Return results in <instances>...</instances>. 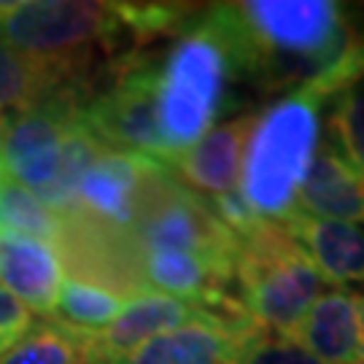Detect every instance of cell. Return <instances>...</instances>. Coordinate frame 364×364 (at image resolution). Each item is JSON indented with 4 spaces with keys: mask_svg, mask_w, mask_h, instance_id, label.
<instances>
[{
    "mask_svg": "<svg viewBox=\"0 0 364 364\" xmlns=\"http://www.w3.org/2000/svg\"><path fill=\"white\" fill-rule=\"evenodd\" d=\"M230 33L240 81L287 95L324 76L356 46L364 25L335 0L216 3Z\"/></svg>",
    "mask_w": 364,
    "mask_h": 364,
    "instance_id": "obj_1",
    "label": "cell"
},
{
    "mask_svg": "<svg viewBox=\"0 0 364 364\" xmlns=\"http://www.w3.org/2000/svg\"><path fill=\"white\" fill-rule=\"evenodd\" d=\"M335 100L313 78L270 103L248 138L237 195L259 219L287 221L297 210V192L321 141V111Z\"/></svg>",
    "mask_w": 364,
    "mask_h": 364,
    "instance_id": "obj_2",
    "label": "cell"
},
{
    "mask_svg": "<svg viewBox=\"0 0 364 364\" xmlns=\"http://www.w3.org/2000/svg\"><path fill=\"white\" fill-rule=\"evenodd\" d=\"M240 81L230 33L216 6L197 14L178 33L168 57L159 63V135L170 156L197 144L224 111L227 90Z\"/></svg>",
    "mask_w": 364,
    "mask_h": 364,
    "instance_id": "obj_3",
    "label": "cell"
},
{
    "mask_svg": "<svg viewBox=\"0 0 364 364\" xmlns=\"http://www.w3.org/2000/svg\"><path fill=\"white\" fill-rule=\"evenodd\" d=\"M235 289L240 308L262 332L287 340L324 291V278L281 221L257 219L237 235Z\"/></svg>",
    "mask_w": 364,
    "mask_h": 364,
    "instance_id": "obj_4",
    "label": "cell"
},
{
    "mask_svg": "<svg viewBox=\"0 0 364 364\" xmlns=\"http://www.w3.org/2000/svg\"><path fill=\"white\" fill-rule=\"evenodd\" d=\"M132 33L124 3L22 0L0 3V41L19 52L84 73L97 49H111Z\"/></svg>",
    "mask_w": 364,
    "mask_h": 364,
    "instance_id": "obj_5",
    "label": "cell"
},
{
    "mask_svg": "<svg viewBox=\"0 0 364 364\" xmlns=\"http://www.w3.org/2000/svg\"><path fill=\"white\" fill-rule=\"evenodd\" d=\"M81 90L0 117V173L30 189L52 210H63L60 178L70 130L78 124Z\"/></svg>",
    "mask_w": 364,
    "mask_h": 364,
    "instance_id": "obj_6",
    "label": "cell"
},
{
    "mask_svg": "<svg viewBox=\"0 0 364 364\" xmlns=\"http://www.w3.org/2000/svg\"><path fill=\"white\" fill-rule=\"evenodd\" d=\"M156 92L159 63L144 54H132L117 68L103 92L81 100L78 117L108 149L146 154L162 162L165 146L159 135Z\"/></svg>",
    "mask_w": 364,
    "mask_h": 364,
    "instance_id": "obj_7",
    "label": "cell"
},
{
    "mask_svg": "<svg viewBox=\"0 0 364 364\" xmlns=\"http://www.w3.org/2000/svg\"><path fill=\"white\" fill-rule=\"evenodd\" d=\"M165 173L168 168L151 156L105 149L81 173L63 221L127 240L138 213Z\"/></svg>",
    "mask_w": 364,
    "mask_h": 364,
    "instance_id": "obj_8",
    "label": "cell"
},
{
    "mask_svg": "<svg viewBox=\"0 0 364 364\" xmlns=\"http://www.w3.org/2000/svg\"><path fill=\"white\" fill-rule=\"evenodd\" d=\"M259 332L251 318L208 316L146 340L114 364H240Z\"/></svg>",
    "mask_w": 364,
    "mask_h": 364,
    "instance_id": "obj_9",
    "label": "cell"
},
{
    "mask_svg": "<svg viewBox=\"0 0 364 364\" xmlns=\"http://www.w3.org/2000/svg\"><path fill=\"white\" fill-rule=\"evenodd\" d=\"M208 316H219V313H210L200 305L168 297V294H156V291L130 297L111 324L87 338L84 364H114L135 351L138 346H144L146 340Z\"/></svg>",
    "mask_w": 364,
    "mask_h": 364,
    "instance_id": "obj_10",
    "label": "cell"
},
{
    "mask_svg": "<svg viewBox=\"0 0 364 364\" xmlns=\"http://www.w3.org/2000/svg\"><path fill=\"white\" fill-rule=\"evenodd\" d=\"M259 114H243L224 124L210 127L197 144L178 151L165 162V168L192 192L203 197H219L237 192L240 168L246 156L248 138Z\"/></svg>",
    "mask_w": 364,
    "mask_h": 364,
    "instance_id": "obj_11",
    "label": "cell"
},
{
    "mask_svg": "<svg viewBox=\"0 0 364 364\" xmlns=\"http://www.w3.org/2000/svg\"><path fill=\"white\" fill-rule=\"evenodd\" d=\"M287 340L321 364H364L356 294L340 287L321 291Z\"/></svg>",
    "mask_w": 364,
    "mask_h": 364,
    "instance_id": "obj_12",
    "label": "cell"
},
{
    "mask_svg": "<svg viewBox=\"0 0 364 364\" xmlns=\"http://www.w3.org/2000/svg\"><path fill=\"white\" fill-rule=\"evenodd\" d=\"M297 210L340 224H364V176L329 135L316 146L311 168L297 192Z\"/></svg>",
    "mask_w": 364,
    "mask_h": 364,
    "instance_id": "obj_13",
    "label": "cell"
},
{
    "mask_svg": "<svg viewBox=\"0 0 364 364\" xmlns=\"http://www.w3.org/2000/svg\"><path fill=\"white\" fill-rule=\"evenodd\" d=\"M63 284V259L52 243L0 235V287L27 311L49 318Z\"/></svg>",
    "mask_w": 364,
    "mask_h": 364,
    "instance_id": "obj_14",
    "label": "cell"
},
{
    "mask_svg": "<svg viewBox=\"0 0 364 364\" xmlns=\"http://www.w3.org/2000/svg\"><path fill=\"white\" fill-rule=\"evenodd\" d=\"M287 232L308 254L324 284L346 289L348 284H364V230L356 224L316 219L311 213L294 210L281 221Z\"/></svg>",
    "mask_w": 364,
    "mask_h": 364,
    "instance_id": "obj_15",
    "label": "cell"
},
{
    "mask_svg": "<svg viewBox=\"0 0 364 364\" xmlns=\"http://www.w3.org/2000/svg\"><path fill=\"white\" fill-rule=\"evenodd\" d=\"M81 76L84 73L73 68L30 57L0 41V117L49 100L60 92L78 90Z\"/></svg>",
    "mask_w": 364,
    "mask_h": 364,
    "instance_id": "obj_16",
    "label": "cell"
},
{
    "mask_svg": "<svg viewBox=\"0 0 364 364\" xmlns=\"http://www.w3.org/2000/svg\"><path fill=\"white\" fill-rule=\"evenodd\" d=\"M127 299L130 297H122L117 291L97 287V284L68 278L60 289V297H57L49 321L73 335L90 338L117 318L122 308L127 305Z\"/></svg>",
    "mask_w": 364,
    "mask_h": 364,
    "instance_id": "obj_17",
    "label": "cell"
},
{
    "mask_svg": "<svg viewBox=\"0 0 364 364\" xmlns=\"http://www.w3.org/2000/svg\"><path fill=\"white\" fill-rule=\"evenodd\" d=\"M0 235L36 237L57 248L63 235V216L30 189L0 176Z\"/></svg>",
    "mask_w": 364,
    "mask_h": 364,
    "instance_id": "obj_18",
    "label": "cell"
},
{
    "mask_svg": "<svg viewBox=\"0 0 364 364\" xmlns=\"http://www.w3.org/2000/svg\"><path fill=\"white\" fill-rule=\"evenodd\" d=\"M87 338L73 335L52 321H41L14 348L0 356V364H84Z\"/></svg>",
    "mask_w": 364,
    "mask_h": 364,
    "instance_id": "obj_19",
    "label": "cell"
},
{
    "mask_svg": "<svg viewBox=\"0 0 364 364\" xmlns=\"http://www.w3.org/2000/svg\"><path fill=\"white\" fill-rule=\"evenodd\" d=\"M326 135L364 176V78L332 100Z\"/></svg>",
    "mask_w": 364,
    "mask_h": 364,
    "instance_id": "obj_20",
    "label": "cell"
},
{
    "mask_svg": "<svg viewBox=\"0 0 364 364\" xmlns=\"http://www.w3.org/2000/svg\"><path fill=\"white\" fill-rule=\"evenodd\" d=\"M240 364H321V362H316L311 353H305L294 343H289V340L259 332L257 338L251 340V346L246 348Z\"/></svg>",
    "mask_w": 364,
    "mask_h": 364,
    "instance_id": "obj_21",
    "label": "cell"
},
{
    "mask_svg": "<svg viewBox=\"0 0 364 364\" xmlns=\"http://www.w3.org/2000/svg\"><path fill=\"white\" fill-rule=\"evenodd\" d=\"M36 324L33 313L16 297H11L6 289L0 287V356L14 348L19 340L27 335V329Z\"/></svg>",
    "mask_w": 364,
    "mask_h": 364,
    "instance_id": "obj_22",
    "label": "cell"
},
{
    "mask_svg": "<svg viewBox=\"0 0 364 364\" xmlns=\"http://www.w3.org/2000/svg\"><path fill=\"white\" fill-rule=\"evenodd\" d=\"M356 316H359V340H362V356H364V294H356Z\"/></svg>",
    "mask_w": 364,
    "mask_h": 364,
    "instance_id": "obj_23",
    "label": "cell"
},
{
    "mask_svg": "<svg viewBox=\"0 0 364 364\" xmlns=\"http://www.w3.org/2000/svg\"><path fill=\"white\" fill-rule=\"evenodd\" d=\"M0 176H3V173H0Z\"/></svg>",
    "mask_w": 364,
    "mask_h": 364,
    "instance_id": "obj_24",
    "label": "cell"
}]
</instances>
